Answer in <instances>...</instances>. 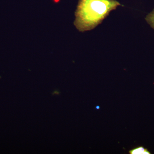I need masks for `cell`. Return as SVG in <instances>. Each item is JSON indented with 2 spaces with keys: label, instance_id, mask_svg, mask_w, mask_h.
<instances>
[{
  "label": "cell",
  "instance_id": "2",
  "mask_svg": "<svg viewBox=\"0 0 154 154\" xmlns=\"http://www.w3.org/2000/svg\"><path fill=\"white\" fill-rule=\"evenodd\" d=\"M130 154H150L151 153L147 149H145L143 147L139 146L138 147L132 149L129 151Z\"/></svg>",
  "mask_w": 154,
  "mask_h": 154
},
{
  "label": "cell",
  "instance_id": "1",
  "mask_svg": "<svg viewBox=\"0 0 154 154\" xmlns=\"http://www.w3.org/2000/svg\"><path fill=\"white\" fill-rule=\"evenodd\" d=\"M120 5L116 0H79L74 24L80 32L92 30Z\"/></svg>",
  "mask_w": 154,
  "mask_h": 154
},
{
  "label": "cell",
  "instance_id": "4",
  "mask_svg": "<svg viewBox=\"0 0 154 154\" xmlns=\"http://www.w3.org/2000/svg\"><path fill=\"white\" fill-rule=\"evenodd\" d=\"M96 109H99L100 108V107L99 106H97L96 107Z\"/></svg>",
  "mask_w": 154,
  "mask_h": 154
},
{
  "label": "cell",
  "instance_id": "3",
  "mask_svg": "<svg viewBox=\"0 0 154 154\" xmlns=\"http://www.w3.org/2000/svg\"><path fill=\"white\" fill-rule=\"evenodd\" d=\"M145 20L151 28L154 29V9L147 15Z\"/></svg>",
  "mask_w": 154,
  "mask_h": 154
}]
</instances>
